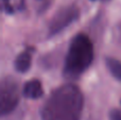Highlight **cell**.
<instances>
[{
  "mask_svg": "<svg viewBox=\"0 0 121 120\" xmlns=\"http://www.w3.org/2000/svg\"><path fill=\"white\" fill-rule=\"evenodd\" d=\"M105 64H106V67L112 76L116 80L121 82V62L116 59H113V57H107Z\"/></svg>",
  "mask_w": 121,
  "mask_h": 120,
  "instance_id": "cell-7",
  "label": "cell"
},
{
  "mask_svg": "<svg viewBox=\"0 0 121 120\" xmlns=\"http://www.w3.org/2000/svg\"><path fill=\"white\" fill-rule=\"evenodd\" d=\"M80 11L75 5H69L60 9L54 14L49 22L48 33L50 36H54L60 33L63 30L71 25L79 18Z\"/></svg>",
  "mask_w": 121,
  "mask_h": 120,
  "instance_id": "cell-4",
  "label": "cell"
},
{
  "mask_svg": "<svg viewBox=\"0 0 121 120\" xmlns=\"http://www.w3.org/2000/svg\"><path fill=\"white\" fill-rule=\"evenodd\" d=\"M22 95L28 99H39L44 95L42 82L39 80H30L23 85Z\"/></svg>",
  "mask_w": 121,
  "mask_h": 120,
  "instance_id": "cell-5",
  "label": "cell"
},
{
  "mask_svg": "<svg viewBox=\"0 0 121 120\" xmlns=\"http://www.w3.org/2000/svg\"><path fill=\"white\" fill-rule=\"evenodd\" d=\"M94 61V45L86 34L80 33L71 40L64 64L65 78L69 80L79 79Z\"/></svg>",
  "mask_w": 121,
  "mask_h": 120,
  "instance_id": "cell-2",
  "label": "cell"
},
{
  "mask_svg": "<svg viewBox=\"0 0 121 120\" xmlns=\"http://www.w3.org/2000/svg\"><path fill=\"white\" fill-rule=\"evenodd\" d=\"M118 30H119V34H118V36H119V39L121 40V25L118 26Z\"/></svg>",
  "mask_w": 121,
  "mask_h": 120,
  "instance_id": "cell-9",
  "label": "cell"
},
{
  "mask_svg": "<svg viewBox=\"0 0 121 120\" xmlns=\"http://www.w3.org/2000/svg\"><path fill=\"white\" fill-rule=\"evenodd\" d=\"M109 120H121V110L114 108L109 113Z\"/></svg>",
  "mask_w": 121,
  "mask_h": 120,
  "instance_id": "cell-8",
  "label": "cell"
},
{
  "mask_svg": "<svg viewBox=\"0 0 121 120\" xmlns=\"http://www.w3.org/2000/svg\"><path fill=\"white\" fill-rule=\"evenodd\" d=\"M20 95L19 83L15 78L0 79V117L14 112L20 101Z\"/></svg>",
  "mask_w": 121,
  "mask_h": 120,
  "instance_id": "cell-3",
  "label": "cell"
},
{
  "mask_svg": "<svg viewBox=\"0 0 121 120\" xmlns=\"http://www.w3.org/2000/svg\"><path fill=\"white\" fill-rule=\"evenodd\" d=\"M31 63H32L31 54L29 52H27V51L21 52L19 55H17L16 60L14 62L15 69L18 72H20V73H25L30 69Z\"/></svg>",
  "mask_w": 121,
  "mask_h": 120,
  "instance_id": "cell-6",
  "label": "cell"
},
{
  "mask_svg": "<svg viewBox=\"0 0 121 120\" xmlns=\"http://www.w3.org/2000/svg\"><path fill=\"white\" fill-rule=\"evenodd\" d=\"M84 97L73 84H65L50 94L40 110L43 120H81Z\"/></svg>",
  "mask_w": 121,
  "mask_h": 120,
  "instance_id": "cell-1",
  "label": "cell"
}]
</instances>
